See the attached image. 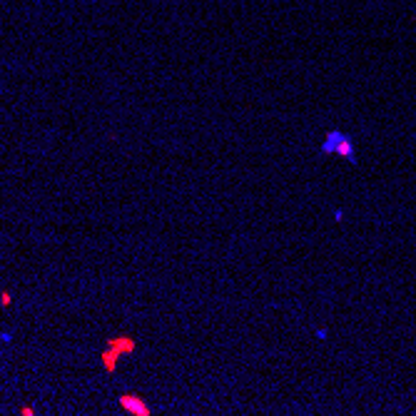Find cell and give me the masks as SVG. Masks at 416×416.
Here are the masks:
<instances>
[{"label": "cell", "mask_w": 416, "mask_h": 416, "mask_svg": "<svg viewBox=\"0 0 416 416\" xmlns=\"http://www.w3.org/2000/svg\"><path fill=\"white\" fill-rule=\"evenodd\" d=\"M0 304H3V307H10V304H13V296H10V291H0Z\"/></svg>", "instance_id": "cell-4"}, {"label": "cell", "mask_w": 416, "mask_h": 416, "mask_svg": "<svg viewBox=\"0 0 416 416\" xmlns=\"http://www.w3.org/2000/svg\"><path fill=\"white\" fill-rule=\"evenodd\" d=\"M334 152H336V155H341V157H346L349 162H356V155H354V145H351V142H349L344 135L339 137V142H336Z\"/></svg>", "instance_id": "cell-3"}, {"label": "cell", "mask_w": 416, "mask_h": 416, "mask_svg": "<svg viewBox=\"0 0 416 416\" xmlns=\"http://www.w3.org/2000/svg\"><path fill=\"white\" fill-rule=\"evenodd\" d=\"M117 404L132 416H150L152 414L150 406H147V401H145L140 394H123V396L117 399Z\"/></svg>", "instance_id": "cell-2"}, {"label": "cell", "mask_w": 416, "mask_h": 416, "mask_svg": "<svg viewBox=\"0 0 416 416\" xmlns=\"http://www.w3.org/2000/svg\"><path fill=\"white\" fill-rule=\"evenodd\" d=\"M135 349H137V341H135L132 336H127V334L110 336V339H107V349L100 354V362H102L105 372H107V374H115L117 362H120L123 356H130Z\"/></svg>", "instance_id": "cell-1"}, {"label": "cell", "mask_w": 416, "mask_h": 416, "mask_svg": "<svg viewBox=\"0 0 416 416\" xmlns=\"http://www.w3.org/2000/svg\"><path fill=\"white\" fill-rule=\"evenodd\" d=\"M20 414H23V416H33V414H35V409H33V406H23V409H20Z\"/></svg>", "instance_id": "cell-5"}]
</instances>
